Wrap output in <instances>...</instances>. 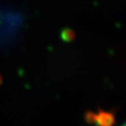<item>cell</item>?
<instances>
[{"mask_svg": "<svg viewBox=\"0 0 126 126\" xmlns=\"http://www.w3.org/2000/svg\"><path fill=\"white\" fill-rule=\"evenodd\" d=\"M93 121L96 122L98 126H111L113 124V115L110 113L107 112H99L97 115L92 114V117H90Z\"/></svg>", "mask_w": 126, "mask_h": 126, "instance_id": "6da1fadb", "label": "cell"}, {"mask_svg": "<svg viewBox=\"0 0 126 126\" xmlns=\"http://www.w3.org/2000/svg\"><path fill=\"white\" fill-rule=\"evenodd\" d=\"M122 126H125V124H123V125H122Z\"/></svg>", "mask_w": 126, "mask_h": 126, "instance_id": "3957f363", "label": "cell"}, {"mask_svg": "<svg viewBox=\"0 0 126 126\" xmlns=\"http://www.w3.org/2000/svg\"><path fill=\"white\" fill-rule=\"evenodd\" d=\"M74 38H75V34H74V32L72 31H70V30L66 29L62 32V39H63L69 41V40H72Z\"/></svg>", "mask_w": 126, "mask_h": 126, "instance_id": "7a4b0ae2", "label": "cell"}]
</instances>
